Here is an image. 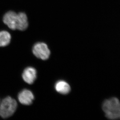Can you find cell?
I'll return each instance as SVG.
<instances>
[{"label": "cell", "instance_id": "6da1fadb", "mask_svg": "<svg viewBox=\"0 0 120 120\" xmlns=\"http://www.w3.org/2000/svg\"><path fill=\"white\" fill-rule=\"evenodd\" d=\"M102 108L105 117L108 119L114 120L120 118V101L117 98H112L104 100Z\"/></svg>", "mask_w": 120, "mask_h": 120}, {"label": "cell", "instance_id": "7a4b0ae2", "mask_svg": "<svg viewBox=\"0 0 120 120\" xmlns=\"http://www.w3.org/2000/svg\"><path fill=\"white\" fill-rule=\"evenodd\" d=\"M16 100L10 96L4 99L0 104V116L4 119L8 118L13 114L17 109Z\"/></svg>", "mask_w": 120, "mask_h": 120}, {"label": "cell", "instance_id": "3957f363", "mask_svg": "<svg viewBox=\"0 0 120 120\" xmlns=\"http://www.w3.org/2000/svg\"><path fill=\"white\" fill-rule=\"evenodd\" d=\"M32 52L37 58L43 60L48 59L50 55L48 45L44 42L36 43L33 46Z\"/></svg>", "mask_w": 120, "mask_h": 120}, {"label": "cell", "instance_id": "277c9868", "mask_svg": "<svg viewBox=\"0 0 120 120\" xmlns=\"http://www.w3.org/2000/svg\"><path fill=\"white\" fill-rule=\"evenodd\" d=\"M18 14L12 11L7 12L4 15L3 22L9 28L12 30L16 29Z\"/></svg>", "mask_w": 120, "mask_h": 120}, {"label": "cell", "instance_id": "5b68a950", "mask_svg": "<svg viewBox=\"0 0 120 120\" xmlns=\"http://www.w3.org/2000/svg\"><path fill=\"white\" fill-rule=\"evenodd\" d=\"M34 99V94L29 90H23L18 94V100L21 104L24 105H31Z\"/></svg>", "mask_w": 120, "mask_h": 120}, {"label": "cell", "instance_id": "8992f818", "mask_svg": "<svg viewBox=\"0 0 120 120\" xmlns=\"http://www.w3.org/2000/svg\"><path fill=\"white\" fill-rule=\"evenodd\" d=\"M22 76L25 82L29 84H32L36 79L37 71L34 68L28 67L24 70Z\"/></svg>", "mask_w": 120, "mask_h": 120}, {"label": "cell", "instance_id": "52a82bcc", "mask_svg": "<svg viewBox=\"0 0 120 120\" xmlns=\"http://www.w3.org/2000/svg\"><path fill=\"white\" fill-rule=\"evenodd\" d=\"M28 26L27 17L25 14L20 13L18 14L16 29L19 30H25Z\"/></svg>", "mask_w": 120, "mask_h": 120}, {"label": "cell", "instance_id": "ba28073f", "mask_svg": "<svg viewBox=\"0 0 120 120\" xmlns=\"http://www.w3.org/2000/svg\"><path fill=\"white\" fill-rule=\"evenodd\" d=\"M55 88L58 93L64 95L69 93L71 89L69 84L64 80L57 82L55 86Z\"/></svg>", "mask_w": 120, "mask_h": 120}, {"label": "cell", "instance_id": "9c48e42d", "mask_svg": "<svg viewBox=\"0 0 120 120\" xmlns=\"http://www.w3.org/2000/svg\"><path fill=\"white\" fill-rule=\"evenodd\" d=\"M11 36L8 32L2 31L0 32V47H3L8 45L10 42Z\"/></svg>", "mask_w": 120, "mask_h": 120}]
</instances>
